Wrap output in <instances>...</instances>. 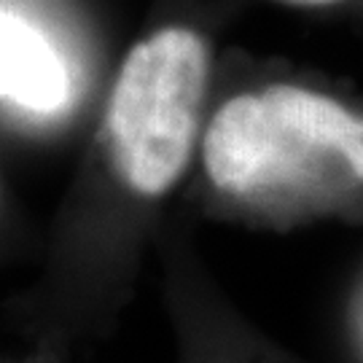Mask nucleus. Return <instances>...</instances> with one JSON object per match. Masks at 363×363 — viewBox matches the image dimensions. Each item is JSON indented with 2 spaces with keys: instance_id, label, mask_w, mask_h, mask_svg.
Instances as JSON below:
<instances>
[{
  "instance_id": "1",
  "label": "nucleus",
  "mask_w": 363,
  "mask_h": 363,
  "mask_svg": "<svg viewBox=\"0 0 363 363\" xmlns=\"http://www.w3.org/2000/svg\"><path fill=\"white\" fill-rule=\"evenodd\" d=\"M202 164L223 194L296 202L363 186V113L301 84L240 91L202 130Z\"/></svg>"
},
{
  "instance_id": "2",
  "label": "nucleus",
  "mask_w": 363,
  "mask_h": 363,
  "mask_svg": "<svg viewBox=\"0 0 363 363\" xmlns=\"http://www.w3.org/2000/svg\"><path fill=\"white\" fill-rule=\"evenodd\" d=\"M213 54L202 30L167 19L124 54L105 103L103 143L132 194L162 196L181 178L208 100Z\"/></svg>"
},
{
  "instance_id": "3",
  "label": "nucleus",
  "mask_w": 363,
  "mask_h": 363,
  "mask_svg": "<svg viewBox=\"0 0 363 363\" xmlns=\"http://www.w3.org/2000/svg\"><path fill=\"white\" fill-rule=\"evenodd\" d=\"M54 0H0V103L57 116L73 100V70L54 38Z\"/></svg>"
},
{
  "instance_id": "4",
  "label": "nucleus",
  "mask_w": 363,
  "mask_h": 363,
  "mask_svg": "<svg viewBox=\"0 0 363 363\" xmlns=\"http://www.w3.org/2000/svg\"><path fill=\"white\" fill-rule=\"evenodd\" d=\"M286 9H298V11H331V9H345L355 0H272Z\"/></svg>"
}]
</instances>
